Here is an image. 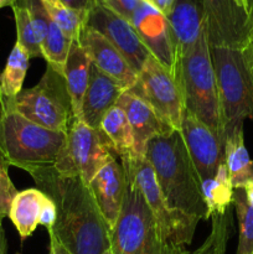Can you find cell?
<instances>
[{
    "mask_svg": "<svg viewBox=\"0 0 253 254\" xmlns=\"http://www.w3.org/2000/svg\"><path fill=\"white\" fill-rule=\"evenodd\" d=\"M99 130L104 134L118 159L136 156L134 150L133 133L126 113L121 107H113L103 117Z\"/></svg>",
    "mask_w": 253,
    "mask_h": 254,
    "instance_id": "obj_23",
    "label": "cell"
},
{
    "mask_svg": "<svg viewBox=\"0 0 253 254\" xmlns=\"http://www.w3.org/2000/svg\"><path fill=\"white\" fill-rule=\"evenodd\" d=\"M45 200L46 195L39 189L20 191L12 200L7 217L14 223L21 241L30 237L36 230Z\"/></svg>",
    "mask_w": 253,
    "mask_h": 254,
    "instance_id": "obj_22",
    "label": "cell"
},
{
    "mask_svg": "<svg viewBox=\"0 0 253 254\" xmlns=\"http://www.w3.org/2000/svg\"><path fill=\"white\" fill-rule=\"evenodd\" d=\"M92 61L78 41H72L62 74L66 81L74 117L79 118L82 101L89 83Z\"/></svg>",
    "mask_w": 253,
    "mask_h": 254,
    "instance_id": "obj_20",
    "label": "cell"
},
{
    "mask_svg": "<svg viewBox=\"0 0 253 254\" xmlns=\"http://www.w3.org/2000/svg\"><path fill=\"white\" fill-rule=\"evenodd\" d=\"M86 25L103 35L123 55L136 74L153 56L130 22L99 1L89 11Z\"/></svg>",
    "mask_w": 253,
    "mask_h": 254,
    "instance_id": "obj_11",
    "label": "cell"
},
{
    "mask_svg": "<svg viewBox=\"0 0 253 254\" xmlns=\"http://www.w3.org/2000/svg\"><path fill=\"white\" fill-rule=\"evenodd\" d=\"M174 78L183 97L184 109L210 127L225 143L220 96L206 30L193 49L176 66Z\"/></svg>",
    "mask_w": 253,
    "mask_h": 254,
    "instance_id": "obj_5",
    "label": "cell"
},
{
    "mask_svg": "<svg viewBox=\"0 0 253 254\" xmlns=\"http://www.w3.org/2000/svg\"><path fill=\"white\" fill-rule=\"evenodd\" d=\"M16 24V42L30 57H42L41 46L24 0H16L11 6Z\"/></svg>",
    "mask_w": 253,
    "mask_h": 254,
    "instance_id": "obj_29",
    "label": "cell"
},
{
    "mask_svg": "<svg viewBox=\"0 0 253 254\" xmlns=\"http://www.w3.org/2000/svg\"><path fill=\"white\" fill-rule=\"evenodd\" d=\"M30 59L29 54L15 42L6 64L0 72V104L11 102L22 91Z\"/></svg>",
    "mask_w": 253,
    "mask_h": 254,
    "instance_id": "obj_24",
    "label": "cell"
},
{
    "mask_svg": "<svg viewBox=\"0 0 253 254\" xmlns=\"http://www.w3.org/2000/svg\"><path fill=\"white\" fill-rule=\"evenodd\" d=\"M223 151L233 189H243L253 181V160L245 145L243 123L237 124L225 134Z\"/></svg>",
    "mask_w": 253,
    "mask_h": 254,
    "instance_id": "obj_21",
    "label": "cell"
},
{
    "mask_svg": "<svg viewBox=\"0 0 253 254\" xmlns=\"http://www.w3.org/2000/svg\"><path fill=\"white\" fill-rule=\"evenodd\" d=\"M146 2H149L150 5H153L155 9H158L159 11L163 12L164 15H168L170 12L171 7L174 6V2L176 0H145Z\"/></svg>",
    "mask_w": 253,
    "mask_h": 254,
    "instance_id": "obj_34",
    "label": "cell"
},
{
    "mask_svg": "<svg viewBox=\"0 0 253 254\" xmlns=\"http://www.w3.org/2000/svg\"><path fill=\"white\" fill-rule=\"evenodd\" d=\"M19 191L9 176V164L0 155V223L9 215L14 197Z\"/></svg>",
    "mask_w": 253,
    "mask_h": 254,
    "instance_id": "obj_30",
    "label": "cell"
},
{
    "mask_svg": "<svg viewBox=\"0 0 253 254\" xmlns=\"http://www.w3.org/2000/svg\"><path fill=\"white\" fill-rule=\"evenodd\" d=\"M126 113L134 139L136 156H145L146 145L151 139L174 130L144 101L134 94L124 92L117 102Z\"/></svg>",
    "mask_w": 253,
    "mask_h": 254,
    "instance_id": "obj_18",
    "label": "cell"
},
{
    "mask_svg": "<svg viewBox=\"0 0 253 254\" xmlns=\"http://www.w3.org/2000/svg\"><path fill=\"white\" fill-rule=\"evenodd\" d=\"M66 6L76 10V11L83 12V14H89L92 9L96 6L98 0H61Z\"/></svg>",
    "mask_w": 253,
    "mask_h": 254,
    "instance_id": "obj_33",
    "label": "cell"
},
{
    "mask_svg": "<svg viewBox=\"0 0 253 254\" xmlns=\"http://www.w3.org/2000/svg\"><path fill=\"white\" fill-rule=\"evenodd\" d=\"M248 40H250V45L253 50V25H250V29H248Z\"/></svg>",
    "mask_w": 253,
    "mask_h": 254,
    "instance_id": "obj_41",
    "label": "cell"
},
{
    "mask_svg": "<svg viewBox=\"0 0 253 254\" xmlns=\"http://www.w3.org/2000/svg\"><path fill=\"white\" fill-rule=\"evenodd\" d=\"M243 190H245L246 200H247L248 205H250L251 207L253 208V181L248 183L247 185H246L245 188H243Z\"/></svg>",
    "mask_w": 253,
    "mask_h": 254,
    "instance_id": "obj_35",
    "label": "cell"
},
{
    "mask_svg": "<svg viewBox=\"0 0 253 254\" xmlns=\"http://www.w3.org/2000/svg\"><path fill=\"white\" fill-rule=\"evenodd\" d=\"M119 160L126 175L143 193L164 240L175 248H185L190 245L200 221L169 207L159 188L155 173L145 156H129Z\"/></svg>",
    "mask_w": 253,
    "mask_h": 254,
    "instance_id": "obj_8",
    "label": "cell"
},
{
    "mask_svg": "<svg viewBox=\"0 0 253 254\" xmlns=\"http://www.w3.org/2000/svg\"><path fill=\"white\" fill-rule=\"evenodd\" d=\"M55 22L71 41H78L82 30L86 26L88 14L76 11L66 6L61 0H40Z\"/></svg>",
    "mask_w": 253,
    "mask_h": 254,
    "instance_id": "obj_27",
    "label": "cell"
},
{
    "mask_svg": "<svg viewBox=\"0 0 253 254\" xmlns=\"http://www.w3.org/2000/svg\"><path fill=\"white\" fill-rule=\"evenodd\" d=\"M166 19L176 69L181 60L193 49L205 32V0H176Z\"/></svg>",
    "mask_w": 253,
    "mask_h": 254,
    "instance_id": "obj_13",
    "label": "cell"
},
{
    "mask_svg": "<svg viewBox=\"0 0 253 254\" xmlns=\"http://www.w3.org/2000/svg\"><path fill=\"white\" fill-rule=\"evenodd\" d=\"M16 1V0H0V9L6 6H12V4Z\"/></svg>",
    "mask_w": 253,
    "mask_h": 254,
    "instance_id": "obj_40",
    "label": "cell"
},
{
    "mask_svg": "<svg viewBox=\"0 0 253 254\" xmlns=\"http://www.w3.org/2000/svg\"><path fill=\"white\" fill-rule=\"evenodd\" d=\"M112 254H178L164 240L143 193L126 175V193L118 221L108 231Z\"/></svg>",
    "mask_w": 253,
    "mask_h": 254,
    "instance_id": "obj_6",
    "label": "cell"
},
{
    "mask_svg": "<svg viewBox=\"0 0 253 254\" xmlns=\"http://www.w3.org/2000/svg\"><path fill=\"white\" fill-rule=\"evenodd\" d=\"M6 251H7L6 237H5L2 223H0V254H6Z\"/></svg>",
    "mask_w": 253,
    "mask_h": 254,
    "instance_id": "obj_36",
    "label": "cell"
},
{
    "mask_svg": "<svg viewBox=\"0 0 253 254\" xmlns=\"http://www.w3.org/2000/svg\"><path fill=\"white\" fill-rule=\"evenodd\" d=\"M126 91L124 87L92 64L89 83L82 101L78 119L92 128L99 129L103 117L117 106V102Z\"/></svg>",
    "mask_w": 253,
    "mask_h": 254,
    "instance_id": "obj_19",
    "label": "cell"
},
{
    "mask_svg": "<svg viewBox=\"0 0 253 254\" xmlns=\"http://www.w3.org/2000/svg\"><path fill=\"white\" fill-rule=\"evenodd\" d=\"M247 20H248V24L253 25V0H248Z\"/></svg>",
    "mask_w": 253,
    "mask_h": 254,
    "instance_id": "obj_38",
    "label": "cell"
},
{
    "mask_svg": "<svg viewBox=\"0 0 253 254\" xmlns=\"http://www.w3.org/2000/svg\"><path fill=\"white\" fill-rule=\"evenodd\" d=\"M232 205L238 220V246L236 254H253V208L248 205L243 189H235Z\"/></svg>",
    "mask_w": 253,
    "mask_h": 254,
    "instance_id": "obj_28",
    "label": "cell"
},
{
    "mask_svg": "<svg viewBox=\"0 0 253 254\" xmlns=\"http://www.w3.org/2000/svg\"><path fill=\"white\" fill-rule=\"evenodd\" d=\"M114 158L117 155L104 134L76 119L67 130L55 169L62 175L79 176L88 185L93 176Z\"/></svg>",
    "mask_w": 253,
    "mask_h": 254,
    "instance_id": "obj_9",
    "label": "cell"
},
{
    "mask_svg": "<svg viewBox=\"0 0 253 254\" xmlns=\"http://www.w3.org/2000/svg\"><path fill=\"white\" fill-rule=\"evenodd\" d=\"M49 254H64L62 248L60 247L59 243L54 240V238H50V253Z\"/></svg>",
    "mask_w": 253,
    "mask_h": 254,
    "instance_id": "obj_37",
    "label": "cell"
},
{
    "mask_svg": "<svg viewBox=\"0 0 253 254\" xmlns=\"http://www.w3.org/2000/svg\"><path fill=\"white\" fill-rule=\"evenodd\" d=\"M0 109H12L29 121L56 131L67 133L76 121L63 74L47 64L36 86L22 89Z\"/></svg>",
    "mask_w": 253,
    "mask_h": 254,
    "instance_id": "obj_7",
    "label": "cell"
},
{
    "mask_svg": "<svg viewBox=\"0 0 253 254\" xmlns=\"http://www.w3.org/2000/svg\"><path fill=\"white\" fill-rule=\"evenodd\" d=\"M232 1L235 2V4L237 5L240 9H242L243 11L247 14V11H248V0H232Z\"/></svg>",
    "mask_w": 253,
    "mask_h": 254,
    "instance_id": "obj_39",
    "label": "cell"
},
{
    "mask_svg": "<svg viewBox=\"0 0 253 254\" xmlns=\"http://www.w3.org/2000/svg\"><path fill=\"white\" fill-rule=\"evenodd\" d=\"M232 210L233 205L226 212L211 215V230L202 245L192 252L183 248L178 254H226L232 230Z\"/></svg>",
    "mask_w": 253,
    "mask_h": 254,
    "instance_id": "obj_26",
    "label": "cell"
},
{
    "mask_svg": "<svg viewBox=\"0 0 253 254\" xmlns=\"http://www.w3.org/2000/svg\"><path fill=\"white\" fill-rule=\"evenodd\" d=\"M30 175L56 206V221L47 232L64 254H103L109 250L108 227L79 176L62 175L55 166Z\"/></svg>",
    "mask_w": 253,
    "mask_h": 254,
    "instance_id": "obj_2",
    "label": "cell"
},
{
    "mask_svg": "<svg viewBox=\"0 0 253 254\" xmlns=\"http://www.w3.org/2000/svg\"><path fill=\"white\" fill-rule=\"evenodd\" d=\"M145 102L163 122L174 130H180L184 113V102L180 89L173 74L151 56L136 76L129 89Z\"/></svg>",
    "mask_w": 253,
    "mask_h": 254,
    "instance_id": "obj_10",
    "label": "cell"
},
{
    "mask_svg": "<svg viewBox=\"0 0 253 254\" xmlns=\"http://www.w3.org/2000/svg\"><path fill=\"white\" fill-rule=\"evenodd\" d=\"M55 221H56V206L52 202V200H50L46 196V200H45L44 206H42L41 213H40L39 218V225L44 226L46 230L54 227Z\"/></svg>",
    "mask_w": 253,
    "mask_h": 254,
    "instance_id": "obj_32",
    "label": "cell"
},
{
    "mask_svg": "<svg viewBox=\"0 0 253 254\" xmlns=\"http://www.w3.org/2000/svg\"><path fill=\"white\" fill-rule=\"evenodd\" d=\"M24 2L31 16L42 57L49 66L62 73L72 41L52 20L40 0H24Z\"/></svg>",
    "mask_w": 253,
    "mask_h": 254,
    "instance_id": "obj_17",
    "label": "cell"
},
{
    "mask_svg": "<svg viewBox=\"0 0 253 254\" xmlns=\"http://www.w3.org/2000/svg\"><path fill=\"white\" fill-rule=\"evenodd\" d=\"M208 52L220 96L225 134L253 121V50L247 14L232 0H205Z\"/></svg>",
    "mask_w": 253,
    "mask_h": 254,
    "instance_id": "obj_1",
    "label": "cell"
},
{
    "mask_svg": "<svg viewBox=\"0 0 253 254\" xmlns=\"http://www.w3.org/2000/svg\"><path fill=\"white\" fill-rule=\"evenodd\" d=\"M180 133L201 183L215 176L218 165L225 160V143L216 131L184 109Z\"/></svg>",
    "mask_w": 253,
    "mask_h": 254,
    "instance_id": "obj_12",
    "label": "cell"
},
{
    "mask_svg": "<svg viewBox=\"0 0 253 254\" xmlns=\"http://www.w3.org/2000/svg\"><path fill=\"white\" fill-rule=\"evenodd\" d=\"M98 1L121 17L130 21L141 0H98Z\"/></svg>",
    "mask_w": 253,
    "mask_h": 254,
    "instance_id": "obj_31",
    "label": "cell"
},
{
    "mask_svg": "<svg viewBox=\"0 0 253 254\" xmlns=\"http://www.w3.org/2000/svg\"><path fill=\"white\" fill-rule=\"evenodd\" d=\"M129 22L153 57H155L156 61L163 64L174 77L175 59L166 15L145 0H141Z\"/></svg>",
    "mask_w": 253,
    "mask_h": 254,
    "instance_id": "obj_14",
    "label": "cell"
},
{
    "mask_svg": "<svg viewBox=\"0 0 253 254\" xmlns=\"http://www.w3.org/2000/svg\"><path fill=\"white\" fill-rule=\"evenodd\" d=\"M78 42L91 57L92 64L102 73L111 77L126 89L135 83L138 74L103 35L86 25L79 35Z\"/></svg>",
    "mask_w": 253,
    "mask_h": 254,
    "instance_id": "obj_16",
    "label": "cell"
},
{
    "mask_svg": "<svg viewBox=\"0 0 253 254\" xmlns=\"http://www.w3.org/2000/svg\"><path fill=\"white\" fill-rule=\"evenodd\" d=\"M97 208L108 231L116 226L126 193V173L118 158L107 163L88 184Z\"/></svg>",
    "mask_w": 253,
    "mask_h": 254,
    "instance_id": "obj_15",
    "label": "cell"
},
{
    "mask_svg": "<svg viewBox=\"0 0 253 254\" xmlns=\"http://www.w3.org/2000/svg\"><path fill=\"white\" fill-rule=\"evenodd\" d=\"M145 158L171 210L198 221L210 220L202 183L180 130H171L151 139L146 145Z\"/></svg>",
    "mask_w": 253,
    "mask_h": 254,
    "instance_id": "obj_3",
    "label": "cell"
},
{
    "mask_svg": "<svg viewBox=\"0 0 253 254\" xmlns=\"http://www.w3.org/2000/svg\"><path fill=\"white\" fill-rule=\"evenodd\" d=\"M66 133L44 128L12 109H0V155L26 173L52 168Z\"/></svg>",
    "mask_w": 253,
    "mask_h": 254,
    "instance_id": "obj_4",
    "label": "cell"
},
{
    "mask_svg": "<svg viewBox=\"0 0 253 254\" xmlns=\"http://www.w3.org/2000/svg\"><path fill=\"white\" fill-rule=\"evenodd\" d=\"M103 254H112V253H111V251H109V250H108V251H106V252H104Z\"/></svg>",
    "mask_w": 253,
    "mask_h": 254,
    "instance_id": "obj_42",
    "label": "cell"
},
{
    "mask_svg": "<svg viewBox=\"0 0 253 254\" xmlns=\"http://www.w3.org/2000/svg\"><path fill=\"white\" fill-rule=\"evenodd\" d=\"M233 189L230 173L225 160L218 165L215 176L202 183V193L207 206L208 216L213 213H223L233 203Z\"/></svg>",
    "mask_w": 253,
    "mask_h": 254,
    "instance_id": "obj_25",
    "label": "cell"
}]
</instances>
